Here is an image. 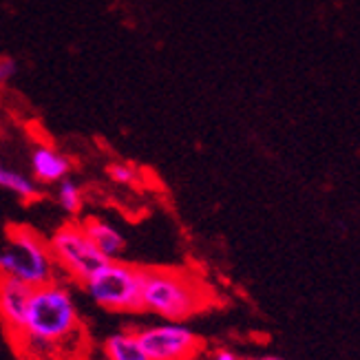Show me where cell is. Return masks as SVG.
<instances>
[{"label":"cell","instance_id":"9","mask_svg":"<svg viewBox=\"0 0 360 360\" xmlns=\"http://www.w3.org/2000/svg\"><path fill=\"white\" fill-rule=\"evenodd\" d=\"M31 168L40 184H60L71 173V162L51 146H36L31 153Z\"/></svg>","mask_w":360,"mask_h":360},{"label":"cell","instance_id":"1","mask_svg":"<svg viewBox=\"0 0 360 360\" xmlns=\"http://www.w3.org/2000/svg\"><path fill=\"white\" fill-rule=\"evenodd\" d=\"M82 321L73 294L53 281L31 290L22 332L11 345L22 360H73Z\"/></svg>","mask_w":360,"mask_h":360},{"label":"cell","instance_id":"2","mask_svg":"<svg viewBox=\"0 0 360 360\" xmlns=\"http://www.w3.org/2000/svg\"><path fill=\"white\" fill-rule=\"evenodd\" d=\"M214 294L195 272L170 268H142L139 311L181 323L212 305Z\"/></svg>","mask_w":360,"mask_h":360},{"label":"cell","instance_id":"5","mask_svg":"<svg viewBox=\"0 0 360 360\" xmlns=\"http://www.w3.org/2000/svg\"><path fill=\"white\" fill-rule=\"evenodd\" d=\"M49 250L56 268H60L77 285L86 283V281L96 274L106 259L98 252L96 245L89 241L82 226L77 221L62 224L49 239Z\"/></svg>","mask_w":360,"mask_h":360},{"label":"cell","instance_id":"4","mask_svg":"<svg viewBox=\"0 0 360 360\" xmlns=\"http://www.w3.org/2000/svg\"><path fill=\"white\" fill-rule=\"evenodd\" d=\"M82 290L91 301L108 311H139V292H142V268L124 261H106L93 274Z\"/></svg>","mask_w":360,"mask_h":360},{"label":"cell","instance_id":"7","mask_svg":"<svg viewBox=\"0 0 360 360\" xmlns=\"http://www.w3.org/2000/svg\"><path fill=\"white\" fill-rule=\"evenodd\" d=\"M31 290L34 288H29L22 281L0 274V323H3L9 342L22 332Z\"/></svg>","mask_w":360,"mask_h":360},{"label":"cell","instance_id":"15","mask_svg":"<svg viewBox=\"0 0 360 360\" xmlns=\"http://www.w3.org/2000/svg\"><path fill=\"white\" fill-rule=\"evenodd\" d=\"M210 360H243L239 354H234L232 349H217Z\"/></svg>","mask_w":360,"mask_h":360},{"label":"cell","instance_id":"16","mask_svg":"<svg viewBox=\"0 0 360 360\" xmlns=\"http://www.w3.org/2000/svg\"><path fill=\"white\" fill-rule=\"evenodd\" d=\"M252 360H283V358H276V356H259V358H252Z\"/></svg>","mask_w":360,"mask_h":360},{"label":"cell","instance_id":"6","mask_svg":"<svg viewBox=\"0 0 360 360\" xmlns=\"http://www.w3.org/2000/svg\"><path fill=\"white\" fill-rule=\"evenodd\" d=\"M135 332L148 360H193L203 347L201 336L179 323L144 327Z\"/></svg>","mask_w":360,"mask_h":360},{"label":"cell","instance_id":"8","mask_svg":"<svg viewBox=\"0 0 360 360\" xmlns=\"http://www.w3.org/2000/svg\"><path fill=\"white\" fill-rule=\"evenodd\" d=\"M80 226L89 237V241L96 245V250L106 261H117L120 255L127 250V237H124L113 224L104 221L102 217L89 214L82 219Z\"/></svg>","mask_w":360,"mask_h":360},{"label":"cell","instance_id":"11","mask_svg":"<svg viewBox=\"0 0 360 360\" xmlns=\"http://www.w3.org/2000/svg\"><path fill=\"white\" fill-rule=\"evenodd\" d=\"M0 188H5V191L18 195L20 199L25 201H34L40 197V191L38 186L31 181L29 177L20 175V173H13V170H7L0 162Z\"/></svg>","mask_w":360,"mask_h":360},{"label":"cell","instance_id":"14","mask_svg":"<svg viewBox=\"0 0 360 360\" xmlns=\"http://www.w3.org/2000/svg\"><path fill=\"white\" fill-rule=\"evenodd\" d=\"M15 73H18V65H15L13 58H9V56L0 58V86H5Z\"/></svg>","mask_w":360,"mask_h":360},{"label":"cell","instance_id":"3","mask_svg":"<svg viewBox=\"0 0 360 360\" xmlns=\"http://www.w3.org/2000/svg\"><path fill=\"white\" fill-rule=\"evenodd\" d=\"M0 274L18 278L29 288L53 283L56 263L46 239L29 226H7V243L0 248Z\"/></svg>","mask_w":360,"mask_h":360},{"label":"cell","instance_id":"13","mask_svg":"<svg viewBox=\"0 0 360 360\" xmlns=\"http://www.w3.org/2000/svg\"><path fill=\"white\" fill-rule=\"evenodd\" d=\"M106 175H108V179H111L113 184H120V186H131V184L137 181V170H135V166L124 164V162L108 164Z\"/></svg>","mask_w":360,"mask_h":360},{"label":"cell","instance_id":"12","mask_svg":"<svg viewBox=\"0 0 360 360\" xmlns=\"http://www.w3.org/2000/svg\"><path fill=\"white\" fill-rule=\"evenodd\" d=\"M58 203L67 214H71V217L80 214V210L84 206L80 186H77L75 181H71V179H62L58 184Z\"/></svg>","mask_w":360,"mask_h":360},{"label":"cell","instance_id":"10","mask_svg":"<svg viewBox=\"0 0 360 360\" xmlns=\"http://www.w3.org/2000/svg\"><path fill=\"white\" fill-rule=\"evenodd\" d=\"M102 352L106 360H148L142 345H139L135 330H124L106 336Z\"/></svg>","mask_w":360,"mask_h":360}]
</instances>
